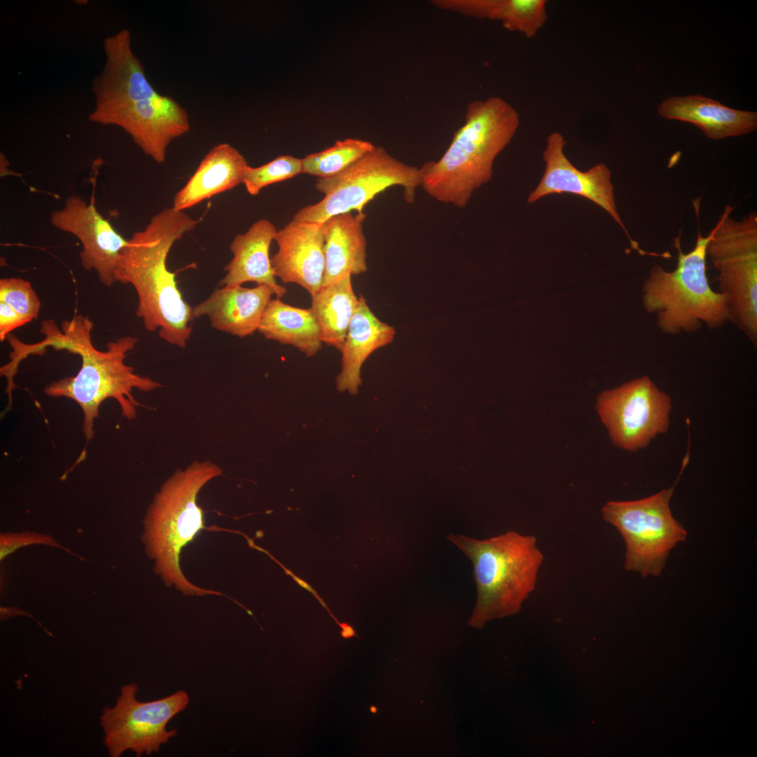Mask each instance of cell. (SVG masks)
<instances>
[{"label": "cell", "instance_id": "cell-1", "mask_svg": "<svg viewBox=\"0 0 757 757\" xmlns=\"http://www.w3.org/2000/svg\"><path fill=\"white\" fill-rule=\"evenodd\" d=\"M93 326L88 317L79 314L64 320L61 329L53 320H45L40 329L44 339L38 343L41 350L50 346L80 356L81 366L78 373L51 382L44 392L49 397H66L78 404L83 413L82 429L88 441L94 437L95 420L104 400H116L122 416L132 421L140 406L132 390L149 393L162 386L149 376L135 373L133 367L125 363L128 353L137 343L136 337L121 336L108 342L107 350L101 351L92 341Z\"/></svg>", "mask_w": 757, "mask_h": 757}, {"label": "cell", "instance_id": "cell-2", "mask_svg": "<svg viewBox=\"0 0 757 757\" xmlns=\"http://www.w3.org/2000/svg\"><path fill=\"white\" fill-rule=\"evenodd\" d=\"M198 221L184 211L165 207L145 228L135 232L121 252L115 281L131 285L137 294L136 315L149 332L171 345L185 348L194 320L193 307L183 298L176 273L167 267L173 245Z\"/></svg>", "mask_w": 757, "mask_h": 757}, {"label": "cell", "instance_id": "cell-3", "mask_svg": "<svg viewBox=\"0 0 757 757\" xmlns=\"http://www.w3.org/2000/svg\"><path fill=\"white\" fill-rule=\"evenodd\" d=\"M519 122L517 111L501 97L470 102L464 125L442 156L421 167V187L439 202L466 207L473 193L491 180L493 163Z\"/></svg>", "mask_w": 757, "mask_h": 757}, {"label": "cell", "instance_id": "cell-4", "mask_svg": "<svg viewBox=\"0 0 757 757\" xmlns=\"http://www.w3.org/2000/svg\"><path fill=\"white\" fill-rule=\"evenodd\" d=\"M221 469L210 461H195L185 469L176 470L161 486L149 505L144 520L142 540L154 570L165 585L185 596H225L191 583L179 566L180 552L205 529L204 513L197 496L210 480L221 475Z\"/></svg>", "mask_w": 757, "mask_h": 757}, {"label": "cell", "instance_id": "cell-5", "mask_svg": "<svg viewBox=\"0 0 757 757\" xmlns=\"http://www.w3.org/2000/svg\"><path fill=\"white\" fill-rule=\"evenodd\" d=\"M447 538L473 565L477 601L468 625L480 628L517 613L534 591L544 561L536 538L511 531L484 540L454 534Z\"/></svg>", "mask_w": 757, "mask_h": 757}, {"label": "cell", "instance_id": "cell-6", "mask_svg": "<svg viewBox=\"0 0 757 757\" xmlns=\"http://www.w3.org/2000/svg\"><path fill=\"white\" fill-rule=\"evenodd\" d=\"M697 224L695 245L688 253L682 250L681 232L674 238L676 268L667 271L654 265L642 286L643 307L655 315L657 327L666 334L695 332L703 323L709 329L719 328L730 321L725 297L711 289L707 275L706 248L711 232L702 236Z\"/></svg>", "mask_w": 757, "mask_h": 757}, {"label": "cell", "instance_id": "cell-7", "mask_svg": "<svg viewBox=\"0 0 757 757\" xmlns=\"http://www.w3.org/2000/svg\"><path fill=\"white\" fill-rule=\"evenodd\" d=\"M734 207L728 204L706 248L718 271L719 292L724 295L730 321L757 346V214L742 219L730 217Z\"/></svg>", "mask_w": 757, "mask_h": 757}, {"label": "cell", "instance_id": "cell-8", "mask_svg": "<svg viewBox=\"0 0 757 757\" xmlns=\"http://www.w3.org/2000/svg\"><path fill=\"white\" fill-rule=\"evenodd\" d=\"M421 180L420 168L396 159L382 146H374L338 175L318 178L315 188L324 198L299 210L293 220L322 224L353 210L362 214L369 201L393 186L403 187L404 200L412 203Z\"/></svg>", "mask_w": 757, "mask_h": 757}, {"label": "cell", "instance_id": "cell-9", "mask_svg": "<svg viewBox=\"0 0 757 757\" xmlns=\"http://www.w3.org/2000/svg\"><path fill=\"white\" fill-rule=\"evenodd\" d=\"M675 486L643 499L608 501L603 506V519L625 543L626 571L643 578L659 576L671 550L686 540L688 533L669 507Z\"/></svg>", "mask_w": 757, "mask_h": 757}, {"label": "cell", "instance_id": "cell-10", "mask_svg": "<svg viewBox=\"0 0 757 757\" xmlns=\"http://www.w3.org/2000/svg\"><path fill=\"white\" fill-rule=\"evenodd\" d=\"M138 686H123L114 707H106L100 716L104 743L111 757H118L130 750L136 756L157 753L163 744L177 735L175 729L167 730L169 721L184 711L189 702L184 690L150 702L136 697Z\"/></svg>", "mask_w": 757, "mask_h": 757}, {"label": "cell", "instance_id": "cell-11", "mask_svg": "<svg viewBox=\"0 0 757 757\" xmlns=\"http://www.w3.org/2000/svg\"><path fill=\"white\" fill-rule=\"evenodd\" d=\"M671 399L648 376L601 392L596 408L615 446L636 451L669 426Z\"/></svg>", "mask_w": 757, "mask_h": 757}, {"label": "cell", "instance_id": "cell-12", "mask_svg": "<svg viewBox=\"0 0 757 757\" xmlns=\"http://www.w3.org/2000/svg\"><path fill=\"white\" fill-rule=\"evenodd\" d=\"M88 119L121 128L157 163L165 161L170 144L190 130L186 109L173 98L161 94L116 107L94 109Z\"/></svg>", "mask_w": 757, "mask_h": 757}, {"label": "cell", "instance_id": "cell-13", "mask_svg": "<svg viewBox=\"0 0 757 757\" xmlns=\"http://www.w3.org/2000/svg\"><path fill=\"white\" fill-rule=\"evenodd\" d=\"M566 144L564 135L559 132H552L547 137L543 153L545 171L536 187L528 195V203H534L552 194L569 193L584 197L609 214L625 231L632 247L646 254L632 239L618 212L610 169L604 163H599L587 171H580L566 156Z\"/></svg>", "mask_w": 757, "mask_h": 757}, {"label": "cell", "instance_id": "cell-14", "mask_svg": "<svg viewBox=\"0 0 757 757\" xmlns=\"http://www.w3.org/2000/svg\"><path fill=\"white\" fill-rule=\"evenodd\" d=\"M50 224L76 237L82 245L81 264L86 271H95L100 281L111 287L121 254L128 239L123 238L97 210L94 195L89 203L70 196L62 207L53 211Z\"/></svg>", "mask_w": 757, "mask_h": 757}, {"label": "cell", "instance_id": "cell-15", "mask_svg": "<svg viewBox=\"0 0 757 757\" xmlns=\"http://www.w3.org/2000/svg\"><path fill=\"white\" fill-rule=\"evenodd\" d=\"M103 45L106 62L91 84L95 97L94 109L113 108L159 95L146 79L142 63L132 50L128 29L107 36Z\"/></svg>", "mask_w": 757, "mask_h": 757}, {"label": "cell", "instance_id": "cell-16", "mask_svg": "<svg viewBox=\"0 0 757 757\" xmlns=\"http://www.w3.org/2000/svg\"><path fill=\"white\" fill-rule=\"evenodd\" d=\"M274 240L278 251L271 261L275 276L313 294L322 286L325 272L322 224L292 219L277 231Z\"/></svg>", "mask_w": 757, "mask_h": 757}, {"label": "cell", "instance_id": "cell-17", "mask_svg": "<svg viewBox=\"0 0 757 757\" xmlns=\"http://www.w3.org/2000/svg\"><path fill=\"white\" fill-rule=\"evenodd\" d=\"M273 294V289L264 284L253 288L225 285L193 307V318L206 315L213 328L244 338L258 330Z\"/></svg>", "mask_w": 757, "mask_h": 757}, {"label": "cell", "instance_id": "cell-18", "mask_svg": "<svg viewBox=\"0 0 757 757\" xmlns=\"http://www.w3.org/2000/svg\"><path fill=\"white\" fill-rule=\"evenodd\" d=\"M663 118L694 124L709 138L721 139L757 129V113L728 107L700 95L671 97L658 107Z\"/></svg>", "mask_w": 757, "mask_h": 757}, {"label": "cell", "instance_id": "cell-19", "mask_svg": "<svg viewBox=\"0 0 757 757\" xmlns=\"http://www.w3.org/2000/svg\"><path fill=\"white\" fill-rule=\"evenodd\" d=\"M277 231L270 220L262 219L245 233L236 236L230 245L233 258L224 268L226 275L220 285H242L254 282L272 287L278 298L284 296L287 289L277 282L269 255Z\"/></svg>", "mask_w": 757, "mask_h": 757}, {"label": "cell", "instance_id": "cell-20", "mask_svg": "<svg viewBox=\"0 0 757 757\" xmlns=\"http://www.w3.org/2000/svg\"><path fill=\"white\" fill-rule=\"evenodd\" d=\"M249 165L233 146H214L200 163L187 183L175 194L172 207L184 211L243 183Z\"/></svg>", "mask_w": 757, "mask_h": 757}, {"label": "cell", "instance_id": "cell-21", "mask_svg": "<svg viewBox=\"0 0 757 757\" xmlns=\"http://www.w3.org/2000/svg\"><path fill=\"white\" fill-rule=\"evenodd\" d=\"M351 318L342 350L341 371L336 377L339 391L356 394L361 385L360 369L376 350L391 343L395 327L381 321L360 295Z\"/></svg>", "mask_w": 757, "mask_h": 757}, {"label": "cell", "instance_id": "cell-22", "mask_svg": "<svg viewBox=\"0 0 757 757\" xmlns=\"http://www.w3.org/2000/svg\"><path fill=\"white\" fill-rule=\"evenodd\" d=\"M364 213L333 216L322 224L325 266L322 286L334 283L347 275L367 271V241L362 222Z\"/></svg>", "mask_w": 757, "mask_h": 757}, {"label": "cell", "instance_id": "cell-23", "mask_svg": "<svg viewBox=\"0 0 757 757\" xmlns=\"http://www.w3.org/2000/svg\"><path fill=\"white\" fill-rule=\"evenodd\" d=\"M435 6L460 14L499 20L504 28L533 37L547 19L545 0H435Z\"/></svg>", "mask_w": 757, "mask_h": 757}, {"label": "cell", "instance_id": "cell-24", "mask_svg": "<svg viewBox=\"0 0 757 757\" xmlns=\"http://www.w3.org/2000/svg\"><path fill=\"white\" fill-rule=\"evenodd\" d=\"M257 331L267 339L293 346L307 357L315 355L322 346L311 309L289 306L278 297L269 302Z\"/></svg>", "mask_w": 757, "mask_h": 757}, {"label": "cell", "instance_id": "cell-25", "mask_svg": "<svg viewBox=\"0 0 757 757\" xmlns=\"http://www.w3.org/2000/svg\"><path fill=\"white\" fill-rule=\"evenodd\" d=\"M311 296V309L320 330L322 343L341 351L351 318L358 306L351 275L321 286Z\"/></svg>", "mask_w": 757, "mask_h": 757}, {"label": "cell", "instance_id": "cell-26", "mask_svg": "<svg viewBox=\"0 0 757 757\" xmlns=\"http://www.w3.org/2000/svg\"><path fill=\"white\" fill-rule=\"evenodd\" d=\"M374 145L358 138H346L320 152L306 155L302 159V173L327 178L338 175Z\"/></svg>", "mask_w": 757, "mask_h": 757}, {"label": "cell", "instance_id": "cell-27", "mask_svg": "<svg viewBox=\"0 0 757 757\" xmlns=\"http://www.w3.org/2000/svg\"><path fill=\"white\" fill-rule=\"evenodd\" d=\"M302 173V159L291 155L278 156L259 167L248 165L243 183L252 196L258 195L264 187Z\"/></svg>", "mask_w": 757, "mask_h": 757}, {"label": "cell", "instance_id": "cell-28", "mask_svg": "<svg viewBox=\"0 0 757 757\" xmlns=\"http://www.w3.org/2000/svg\"><path fill=\"white\" fill-rule=\"evenodd\" d=\"M0 301L8 304L29 322L36 320L41 309V301L27 280L20 278L0 279Z\"/></svg>", "mask_w": 757, "mask_h": 757}, {"label": "cell", "instance_id": "cell-29", "mask_svg": "<svg viewBox=\"0 0 757 757\" xmlns=\"http://www.w3.org/2000/svg\"><path fill=\"white\" fill-rule=\"evenodd\" d=\"M34 544H43L51 547H60L79 557L75 553L60 545L50 536L26 531L20 533H9L1 535L0 559L2 561L7 555L20 547Z\"/></svg>", "mask_w": 757, "mask_h": 757}, {"label": "cell", "instance_id": "cell-30", "mask_svg": "<svg viewBox=\"0 0 757 757\" xmlns=\"http://www.w3.org/2000/svg\"><path fill=\"white\" fill-rule=\"evenodd\" d=\"M29 323L23 316L14 311L8 304L0 301V341L4 342L15 329Z\"/></svg>", "mask_w": 757, "mask_h": 757}, {"label": "cell", "instance_id": "cell-31", "mask_svg": "<svg viewBox=\"0 0 757 757\" xmlns=\"http://www.w3.org/2000/svg\"><path fill=\"white\" fill-rule=\"evenodd\" d=\"M271 557V558H272L273 559H274V560H275V561H276V562H277L278 564H280V566H281L282 567V568L284 569V571H285V573H286L287 575H290V576H291V577L292 578V579H293V580H294L295 582H296L298 585H299V586H301V587H303L304 589H305L308 590V591L309 592H311V594H313V596H315V598L317 599V600H318V601H319V603H320V604L322 605V606L323 608H325V609H326V610H327V611H328V613H329V615H330L332 616V618H334V620H335V622H336L337 623V625L339 624V621L337 620V619H336V618H335V617H334V615H333L332 614V613H331L330 610H329V609L328 608V607L327 606V605H326V603H325V601H323V600H322V599H321V598L320 597V596H319V595H318V593L316 592V591H315V589H313V587H311V585H309L308 583H307L306 582H305L304 580H303L302 579H301V578H299L298 576H296V575H294V574H293V573H292V571H289V570H288V569H287V568H286L285 567H284V566H282V565L281 564H280V562H278V561H277L276 559H274L273 557Z\"/></svg>", "mask_w": 757, "mask_h": 757}, {"label": "cell", "instance_id": "cell-32", "mask_svg": "<svg viewBox=\"0 0 757 757\" xmlns=\"http://www.w3.org/2000/svg\"><path fill=\"white\" fill-rule=\"evenodd\" d=\"M338 625L341 627V636L343 639H348L353 637L359 638L355 634L353 627L348 622H339Z\"/></svg>", "mask_w": 757, "mask_h": 757}, {"label": "cell", "instance_id": "cell-33", "mask_svg": "<svg viewBox=\"0 0 757 757\" xmlns=\"http://www.w3.org/2000/svg\"><path fill=\"white\" fill-rule=\"evenodd\" d=\"M370 711H371L372 713L375 714V713L376 712V708L375 707H370Z\"/></svg>", "mask_w": 757, "mask_h": 757}]
</instances>
